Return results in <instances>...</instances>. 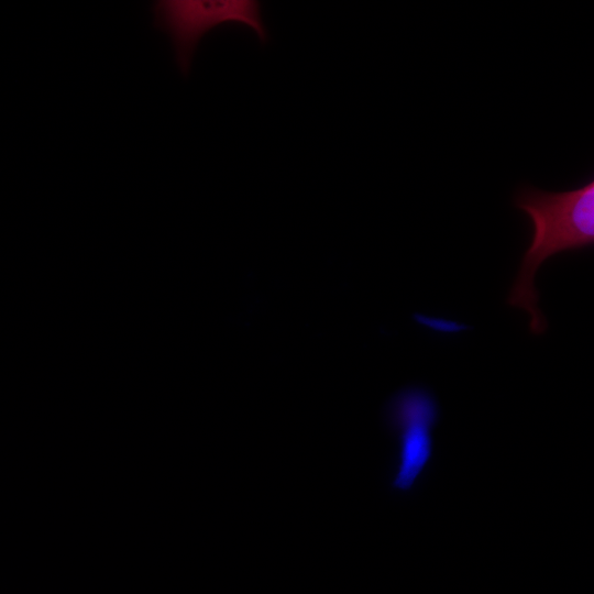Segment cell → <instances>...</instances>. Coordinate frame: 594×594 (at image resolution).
<instances>
[{"mask_svg":"<svg viewBox=\"0 0 594 594\" xmlns=\"http://www.w3.org/2000/svg\"><path fill=\"white\" fill-rule=\"evenodd\" d=\"M388 420L398 437V466L393 487L408 492L432 455L431 431L438 420V405L424 388L402 391L391 400Z\"/></svg>","mask_w":594,"mask_h":594,"instance_id":"cell-3","label":"cell"},{"mask_svg":"<svg viewBox=\"0 0 594 594\" xmlns=\"http://www.w3.org/2000/svg\"><path fill=\"white\" fill-rule=\"evenodd\" d=\"M152 11L155 28L168 36L176 65L185 76L201 38L219 25L240 24L251 29L262 44L270 40L258 1L162 0L153 4Z\"/></svg>","mask_w":594,"mask_h":594,"instance_id":"cell-2","label":"cell"},{"mask_svg":"<svg viewBox=\"0 0 594 594\" xmlns=\"http://www.w3.org/2000/svg\"><path fill=\"white\" fill-rule=\"evenodd\" d=\"M513 202L531 219L534 234L507 302L530 314V331L541 334L547 330V320L538 307L536 272L558 253L593 245L594 179L591 177L583 186L561 193L522 185L515 191Z\"/></svg>","mask_w":594,"mask_h":594,"instance_id":"cell-1","label":"cell"}]
</instances>
